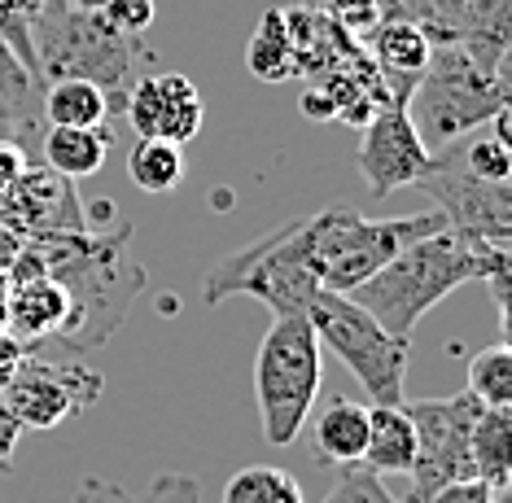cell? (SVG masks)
<instances>
[{"mask_svg": "<svg viewBox=\"0 0 512 503\" xmlns=\"http://www.w3.org/2000/svg\"><path fill=\"white\" fill-rule=\"evenodd\" d=\"M499 267H512L504 241L469 237L456 228H438L429 237L412 241L403 254L372 272L364 285L351 289V298L372 320L394 337L412 342V329L438 307L447 294H456L469 280H486Z\"/></svg>", "mask_w": 512, "mask_h": 503, "instance_id": "obj_1", "label": "cell"}, {"mask_svg": "<svg viewBox=\"0 0 512 503\" xmlns=\"http://www.w3.org/2000/svg\"><path fill=\"white\" fill-rule=\"evenodd\" d=\"M508 110V40L464 35L434 44L407 97V119L429 154Z\"/></svg>", "mask_w": 512, "mask_h": 503, "instance_id": "obj_2", "label": "cell"}, {"mask_svg": "<svg viewBox=\"0 0 512 503\" xmlns=\"http://www.w3.org/2000/svg\"><path fill=\"white\" fill-rule=\"evenodd\" d=\"M447 228L438 210L421 215H394V219H364L351 206H329L320 215L302 219V250L316 272L320 289L351 294L372 272H381L394 254H403L412 241Z\"/></svg>", "mask_w": 512, "mask_h": 503, "instance_id": "obj_3", "label": "cell"}, {"mask_svg": "<svg viewBox=\"0 0 512 503\" xmlns=\"http://www.w3.org/2000/svg\"><path fill=\"white\" fill-rule=\"evenodd\" d=\"M36 40V79H88L110 97V114H123L127 88L136 84V70L149 62V49L141 35L114 31L101 9H75L66 5L57 18L31 31Z\"/></svg>", "mask_w": 512, "mask_h": 503, "instance_id": "obj_4", "label": "cell"}, {"mask_svg": "<svg viewBox=\"0 0 512 503\" xmlns=\"http://www.w3.org/2000/svg\"><path fill=\"white\" fill-rule=\"evenodd\" d=\"M320 342L307 315H276L254 355V399L267 447H289L320 399Z\"/></svg>", "mask_w": 512, "mask_h": 503, "instance_id": "obj_5", "label": "cell"}, {"mask_svg": "<svg viewBox=\"0 0 512 503\" xmlns=\"http://www.w3.org/2000/svg\"><path fill=\"white\" fill-rule=\"evenodd\" d=\"M237 294L259 298L263 307H272V315L307 311V302L320 294V280L307 263V250H302V219L211 263V272L202 280L206 307H219V302H228Z\"/></svg>", "mask_w": 512, "mask_h": 503, "instance_id": "obj_6", "label": "cell"}, {"mask_svg": "<svg viewBox=\"0 0 512 503\" xmlns=\"http://www.w3.org/2000/svg\"><path fill=\"white\" fill-rule=\"evenodd\" d=\"M302 315H307L316 342L329 346L351 368V377L364 385L372 403L381 407L403 403V377H407V359H412L407 337L386 333L351 294H333V289H320Z\"/></svg>", "mask_w": 512, "mask_h": 503, "instance_id": "obj_7", "label": "cell"}, {"mask_svg": "<svg viewBox=\"0 0 512 503\" xmlns=\"http://www.w3.org/2000/svg\"><path fill=\"white\" fill-rule=\"evenodd\" d=\"M403 412L412 416L416 429V460L407 473V499L403 503H425L434 490L460 477H473V460H469V434L477 425V416L486 412V403L477 394L460 390L447 399H416L403 403Z\"/></svg>", "mask_w": 512, "mask_h": 503, "instance_id": "obj_8", "label": "cell"}, {"mask_svg": "<svg viewBox=\"0 0 512 503\" xmlns=\"http://www.w3.org/2000/svg\"><path fill=\"white\" fill-rule=\"evenodd\" d=\"M101 372L84 364H53L27 350V359L0 390L5 412L18 420V429H57L62 420L92 412L101 399Z\"/></svg>", "mask_w": 512, "mask_h": 503, "instance_id": "obj_9", "label": "cell"}, {"mask_svg": "<svg viewBox=\"0 0 512 503\" xmlns=\"http://www.w3.org/2000/svg\"><path fill=\"white\" fill-rule=\"evenodd\" d=\"M416 189H425L434 197V210L442 215V224L469 232V237L486 241H504L512 237V189L482 175L464 171L460 162H451L447 154H429V171L416 180Z\"/></svg>", "mask_w": 512, "mask_h": 503, "instance_id": "obj_10", "label": "cell"}, {"mask_svg": "<svg viewBox=\"0 0 512 503\" xmlns=\"http://www.w3.org/2000/svg\"><path fill=\"white\" fill-rule=\"evenodd\" d=\"M429 171V149L407 119V101H386L364 123L359 140V175L368 180L372 197H390L416 184Z\"/></svg>", "mask_w": 512, "mask_h": 503, "instance_id": "obj_11", "label": "cell"}, {"mask_svg": "<svg viewBox=\"0 0 512 503\" xmlns=\"http://www.w3.org/2000/svg\"><path fill=\"white\" fill-rule=\"evenodd\" d=\"M123 114H127V123L136 127V136L171 140V145H189V140L202 132V119H206L193 79L180 75V70L136 75V84L127 88Z\"/></svg>", "mask_w": 512, "mask_h": 503, "instance_id": "obj_12", "label": "cell"}, {"mask_svg": "<svg viewBox=\"0 0 512 503\" xmlns=\"http://www.w3.org/2000/svg\"><path fill=\"white\" fill-rule=\"evenodd\" d=\"M71 324V294L62 280L53 276H31V280H9V324L22 346H40L49 337H62Z\"/></svg>", "mask_w": 512, "mask_h": 503, "instance_id": "obj_13", "label": "cell"}, {"mask_svg": "<svg viewBox=\"0 0 512 503\" xmlns=\"http://www.w3.org/2000/svg\"><path fill=\"white\" fill-rule=\"evenodd\" d=\"M372 53H377V70L386 79L390 101H407L429 62V53H434V44H429V35L416 18L386 14L377 22V31H372Z\"/></svg>", "mask_w": 512, "mask_h": 503, "instance_id": "obj_14", "label": "cell"}, {"mask_svg": "<svg viewBox=\"0 0 512 503\" xmlns=\"http://www.w3.org/2000/svg\"><path fill=\"white\" fill-rule=\"evenodd\" d=\"M364 442H368V407L346 399V394H333L311 420V451H316L320 464L351 469V464L364 460Z\"/></svg>", "mask_w": 512, "mask_h": 503, "instance_id": "obj_15", "label": "cell"}, {"mask_svg": "<svg viewBox=\"0 0 512 503\" xmlns=\"http://www.w3.org/2000/svg\"><path fill=\"white\" fill-rule=\"evenodd\" d=\"M416 460V429L412 416L399 407L368 403V442H364V469L377 477H407Z\"/></svg>", "mask_w": 512, "mask_h": 503, "instance_id": "obj_16", "label": "cell"}, {"mask_svg": "<svg viewBox=\"0 0 512 503\" xmlns=\"http://www.w3.org/2000/svg\"><path fill=\"white\" fill-rule=\"evenodd\" d=\"M5 193H18L22 197V224L27 228H40V232H62V228H79L84 215L75 206V189L66 175H53V171H22V180Z\"/></svg>", "mask_w": 512, "mask_h": 503, "instance_id": "obj_17", "label": "cell"}, {"mask_svg": "<svg viewBox=\"0 0 512 503\" xmlns=\"http://www.w3.org/2000/svg\"><path fill=\"white\" fill-rule=\"evenodd\" d=\"M110 145H114L110 123H101V127H49V132H44V162H49L53 175L84 180V175H97L106 167Z\"/></svg>", "mask_w": 512, "mask_h": 503, "instance_id": "obj_18", "label": "cell"}, {"mask_svg": "<svg viewBox=\"0 0 512 503\" xmlns=\"http://www.w3.org/2000/svg\"><path fill=\"white\" fill-rule=\"evenodd\" d=\"M469 460L473 477H482L486 486L508 490L512 482V407H486L477 416L469 434Z\"/></svg>", "mask_w": 512, "mask_h": 503, "instance_id": "obj_19", "label": "cell"}, {"mask_svg": "<svg viewBox=\"0 0 512 503\" xmlns=\"http://www.w3.org/2000/svg\"><path fill=\"white\" fill-rule=\"evenodd\" d=\"M49 127H101L110 119V97L88 79H53L40 92Z\"/></svg>", "mask_w": 512, "mask_h": 503, "instance_id": "obj_20", "label": "cell"}, {"mask_svg": "<svg viewBox=\"0 0 512 503\" xmlns=\"http://www.w3.org/2000/svg\"><path fill=\"white\" fill-rule=\"evenodd\" d=\"M246 66H250L254 79H263V84H285V79L298 75L285 9H267L259 18V27H254L250 44H246Z\"/></svg>", "mask_w": 512, "mask_h": 503, "instance_id": "obj_21", "label": "cell"}, {"mask_svg": "<svg viewBox=\"0 0 512 503\" xmlns=\"http://www.w3.org/2000/svg\"><path fill=\"white\" fill-rule=\"evenodd\" d=\"M71 503H202V482L189 473H162L145 490H127L106 477H88Z\"/></svg>", "mask_w": 512, "mask_h": 503, "instance_id": "obj_22", "label": "cell"}, {"mask_svg": "<svg viewBox=\"0 0 512 503\" xmlns=\"http://www.w3.org/2000/svg\"><path fill=\"white\" fill-rule=\"evenodd\" d=\"M40 119V84L18 53L0 40V127H36Z\"/></svg>", "mask_w": 512, "mask_h": 503, "instance_id": "obj_23", "label": "cell"}, {"mask_svg": "<svg viewBox=\"0 0 512 503\" xmlns=\"http://www.w3.org/2000/svg\"><path fill=\"white\" fill-rule=\"evenodd\" d=\"M127 175H132V184L141 193H154V197L171 193L184 180V154H180V145L141 136L132 145V158H127Z\"/></svg>", "mask_w": 512, "mask_h": 503, "instance_id": "obj_24", "label": "cell"}, {"mask_svg": "<svg viewBox=\"0 0 512 503\" xmlns=\"http://www.w3.org/2000/svg\"><path fill=\"white\" fill-rule=\"evenodd\" d=\"M224 503H307L302 482L276 464H250L224 482Z\"/></svg>", "mask_w": 512, "mask_h": 503, "instance_id": "obj_25", "label": "cell"}, {"mask_svg": "<svg viewBox=\"0 0 512 503\" xmlns=\"http://www.w3.org/2000/svg\"><path fill=\"white\" fill-rule=\"evenodd\" d=\"M469 394H477L486 407H512V350L508 342H495L469 359Z\"/></svg>", "mask_w": 512, "mask_h": 503, "instance_id": "obj_26", "label": "cell"}, {"mask_svg": "<svg viewBox=\"0 0 512 503\" xmlns=\"http://www.w3.org/2000/svg\"><path fill=\"white\" fill-rule=\"evenodd\" d=\"M324 503H399V499L390 495V486L377 473H368L364 464H351V469H342V477L324 495Z\"/></svg>", "mask_w": 512, "mask_h": 503, "instance_id": "obj_27", "label": "cell"}, {"mask_svg": "<svg viewBox=\"0 0 512 503\" xmlns=\"http://www.w3.org/2000/svg\"><path fill=\"white\" fill-rule=\"evenodd\" d=\"M0 40H5L9 49L18 53V62L36 75V40H31V22H27V14H22L18 0H0Z\"/></svg>", "mask_w": 512, "mask_h": 503, "instance_id": "obj_28", "label": "cell"}, {"mask_svg": "<svg viewBox=\"0 0 512 503\" xmlns=\"http://www.w3.org/2000/svg\"><path fill=\"white\" fill-rule=\"evenodd\" d=\"M101 18L123 35H145L158 18V5L154 0H106V5H101Z\"/></svg>", "mask_w": 512, "mask_h": 503, "instance_id": "obj_29", "label": "cell"}, {"mask_svg": "<svg viewBox=\"0 0 512 503\" xmlns=\"http://www.w3.org/2000/svg\"><path fill=\"white\" fill-rule=\"evenodd\" d=\"M499 490L486 486L482 477H460V482H447L442 490H434L425 503H495Z\"/></svg>", "mask_w": 512, "mask_h": 503, "instance_id": "obj_30", "label": "cell"}, {"mask_svg": "<svg viewBox=\"0 0 512 503\" xmlns=\"http://www.w3.org/2000/svg\"><path fill=\"white\" fill-rule=\"evenodd\" d=\"M22 171H27V154H22L18 140H0V193L14 189L22 180Z\"/></svg>", "mask_w": 512, "mask_h": 503, "instance_id": "obj_31", "label": "cell"}, {"mask_svg": "<svg viewBox=\"0 0 512 503\" xmlns=\"http://www.w3.org/2000/svg\"><path fill=\"white\" fill-rule=\"evenodd\" d=\"M27 350H31V346H22L14 333H0V390L9 385V377L18 372L22 359H27Z\"/></svg>", "mask_w": 512, "mask_h": 503, "instance_id": "obj_32", "label": "cell"}, {"mask_svg": "<svg viewBox=\"0 0 512 503\" xmlns=\"http://www.w3.org/2000/svg\"><path fill=\"white\" fill-rule=\"evenodd\" d=\"M302 114H307V119H337V105H333V97H329V92H324L320 84H311L307 92H302Z\"/></svg>", "mask_w": 512, "mask_h": 503, "instance_id": "obj_33", "label": "cell"}, {"mask_svg": "<svg viewBox=\"0 0 512 503\" xmlns=\"http://www.w3.org/2000/svg\"><path fill=\"white\" fill-rule=\"evenodd\" d=\"M18 5H22V14H27L31 31H36V27H44V22H49V18L62 14V9L71 5V0H18Z\"/></svg>", "mask_w": 512, "mask_h": 503, "instance_id": "obj_34", "label": "cell"}, {"mask_svg": "<svg viewBox=\"0 0 512 503\" xmlns=\"http://www.w3.org/2000/svg\"><path fill=\"white\" fill-rule=\"evenodd\" d=\"M18 420L5 412V403H0V469H9V460H14V447H18Z\"/></svg>", "mask_w": 512, "mask_h": 503, "instance_id": "obj_35", "label": "cell"}, {"mask_svg": "<svg viewBox=\"0 0 512 503\" xmlns=\"http://www.w3.org/2000/svg\"><path fill=\"white\" fill-rule=\"evenodd\" d=\"M5 324H9V276L0 272V333H5Z\"/></svg>", "mask_w": 512, "mask_h": 503, "instance_id": "obj_36", "label": "cell"}, {"mask_svg": "<svg viewBox=\"0 0 512 503\" xmlns=\"http://www.w3.org/2000/svg\"><path fill=\"white\" fill-rule=\"evenodd\" d=\"M71 5H75V9H101L106 0H71Z\"/></svg>", "mask_w": 512, "mask_h": 503, "instance_id": "obj_37", "label": "cell"}]
</instances>
